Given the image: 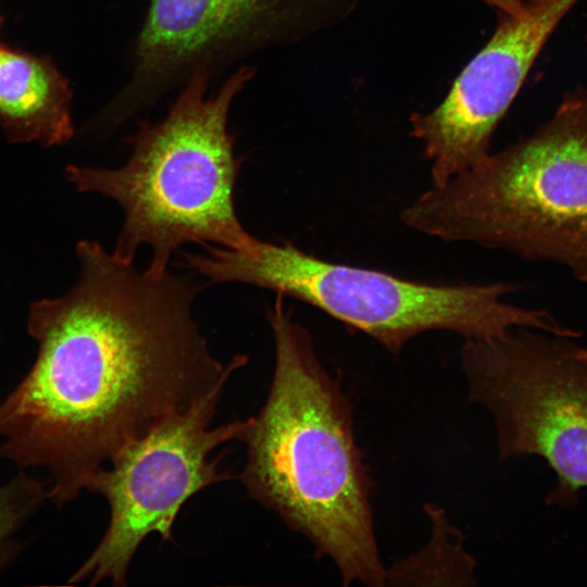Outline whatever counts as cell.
<instances>
[{
    "label": "cell",
    "instance_id": "obj_1",
    "mask_svg": "<svg viewBox=\"0 0 587 587\" xmlns=\"http://www.w3.org/2000/svg\"><path fill=\"white\" fill-rule=\"evenodd\" d=\"M76 253L71 290L32 303L38 354L0 403V458L45 467L59 508L126 444L248 362L224 363L210 350L192 316L202 287L190 275L139 271L92 240Z\"/></svg>",
    "mask_w": 587,
    "mask_h": 587
},
{
    "label": "cell",
    "instance_id": "obj_2",
    "mask_svg": "<svg viewBox=\"0 0 587 587\" xmlns=\"http://www.w3.org/2000/svg\"><path fill=\"white\" fill-rule=\"evenodd\" d=\"M284 296L267 310L275 347L268 394L239 436V475L251 498L304 536L345 585L385 586L370 482L350 404Z\"/></svg>",
    "mask_w": 587,
    "mask_h": 587
},
{
    "label": "cell",
    "instance_id": "obj_3",
    "mask_svg": "<svg viewBox=\"0 0 587 587\" xmlns=\"http://www.w3.org/2000/svg\"><path fill=\"white\" fill-rule=\"evenodd\" d=\"M241 66L212 96L204 67L193 70L167 114L141 121L128 141L133 152L118 168L66 167L79 191L113 199L124 221L114 253L134 261L151 248L149 270L168 271L174 252L186 243L250 250L257 238L241 225L235 205L243 158H237L228 113L234 99L254 76Z\"/></svg>",
    "mask_w": 587,
    "mask_h": 587
},
{
    "label": "cell",
    "instance_id": "obj_4",
    "mask_svg": "<svg viewBox=\"0 0 587 587\" xmlns=\"http://www.w3.org/2000/svg\"><path fill=\"white\" fill-rule=\"evenodd\" d=\"M409 228L566 266L587 283V87L532 135L432 186L402 209Z\"/></svg>",
    "mask_w": 587,
    "mask_h": 587
},
{
    "label": "cell",
    "instance_id": "obj_5",
    "mask_svg": "<svg viewBox=\"0 0 587 587\" xmlns=\"http://www.w3.org/2000/svg\"><path fill=\"white\" fill-rule=\"evenodd\" d=\"M185 252L183 264L210 283H243L309 303L358 330L391 354L413 338L446 330L464 339L499 336L526 327L554 333L559 323L547 310L510 304L507 282L437 283L383 270L337 263L308 253L289 240L257 238L248 251L208 246Z\"/></svg>",
    "mask_w": 587,
    "mask_h": 587
},
{
    "label": "cell",
    "instance_id": "obj_6",
    "mask_svg": "<svg viewBox=\"0 0 587 587\" xmlns=\"http://www.w3.org/2000/svg\"><path fill=\"white\" fill-rule=\"evenodd\" d=\"M572 339L516 327L460 351L469 400L490 415L499 457L544 459L557 477L547 504L563 509L587 488V362Z\"/></svg>",
    "mask_w": 587,
    "mask_h": 587
},
{
    "label": "cell",
    "instance_id": "obj_7",
    "mask_svg": "<svg viewBox=\"0 0 587 587\" xmlns=\"http://www.w3.org/2000/svg\"><path fill=\"white\" fill-rule=\"evenodd\" d=\"M227 382L188 409L171 414L145 435L126 444L97 471L85 489L103 497L110 509L108 527L95 550L68 583L90 586L110 580L125 586L129 565L151 534L174 541L173 526L183 505L197 492L234 478L211 454L238 440L246 420L212 426Z\"/></svg>",
    "mask_w": 587,
    "mask_h": 587
},
{
    "label": "cell",
    "instance_id": "obj_8",
    "mask_svg": "<svg viewBox=\"0 0 587 587\" xmlns=\"http://www.w3.org/2000/svg\"><path fill=\"white\" fill-rule=\"evenodd\" d=\"M315 0H151L132 76L102 117L116 126L182 86L198 67L217 68L297 39L315 24Z\"/></svg>",
    "mask_w": 587,
    "mask_h": 587
},
{
    "label": "cell",
    "instance_id": "obj_9",
    "mask_svg": "<svg viewBox=\"0 0 587 587\" xmlns=\"http://www.w3.org/2000/svg\"><path fill=\"white\" fill-rule=\"evenodd\" d=\"M577 1L536 0L517 14L498 13L492 36L440 104L411 115V135L423 143L433 186L476 166L490 153L495 129L542 47Z\"/></svg>",
    "mask_w": 587,
    "mask_h": 587
},
{
    "label": "cell",
    "instance_id": "obj_10",
    "mask_svg": "<svg viewBox=\"0 0 587 587\" xmlns=\"http://www.w3.org/2000/svg\"><path fill=\"white\" fill-rule=\"evenodd\" d=\"M70 103L68 83L49 59L0 47V128L11 142H67Z\"/></svg>",
    "mask_w": 587,
    "mask_h": 587
},
{
    "label": "cell",
    "instance_id": "obj_11",
    "mask_svg": "<svg viewBox=\"0 0 587 587\" xmlns=\"http://www.w3.org/2000/svg\"><path fill=\"white\" fill-rule=\"evenodd\" d=\"M432 536L419 552L386 567L385 586H470L475 584V560L465 550L460 532L446 512L426 504Z\"/></svg>",
    "mask_w": 587,
    "mask_h": 587
},
{
    "label": "cell",
    "instance_id": "obj_12",
    "mask_svg": "<svg viewBox=\"0 0 587 587\" xmlns=\"http://www.w3.org/2000/svg\"><path fill=\"white\" fill-rule=\"evenodd\" d=\"M48 499V485L23 471L0 486V570L18 551L14 535Z\"/></svg>",
    "mask_w": 587,
    "mask_h": 587
},
{
    "label": "cell",
    "instance_id": "obj_13",
    "mask_svg": "<svg viewBox=\"0 0 587 587\" xmlns=\"http://www.w3.org/2000/svg\"><path fill=\"white\" fill-rule=\"evenodd\" d=\"M501 14H517L536 0H482Z\"/></svg>",
    "mask_w": 587,
    "mask_h": 587
},
{
    "label": "cell",
    "instance_id": "obj_14",
    "mask_svg": "<svg viewBox=\"0 0 587 587\" xmlns=\"http://www.w3.org/2000/svg\"><path fill=\"white\" fill-rule=\"evenodd\" d=\"M573 354L576 358L587 362V348H582V347H578V346L574 345Z\"/></svg>",
    "mask_w": 587,
    "mask_h": 587
}]
</instances>
